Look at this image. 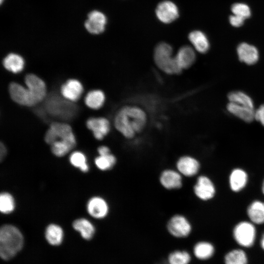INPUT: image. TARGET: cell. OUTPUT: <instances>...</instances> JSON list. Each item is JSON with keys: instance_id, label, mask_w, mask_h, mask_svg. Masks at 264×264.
<instances>
[{"instance_id": "40", "label": "cell", "mask_w": 264, "mask_h": 264, "mask_svg": "<svg viewBox=\"0 0 264 264\" xmlns=\"http://www.w3.org/2000/svg\"><path fill=\"white\" fill-rule=\"evenodd\" d=\"M7 154V149L5 145L0 143V160L2 161Z\"/></svg>"}, {"instance_id": "27", "label": "cell", "mask_w": 264, "mask_h": 264, "mask_svg": "<svg viewBox=\"0 0 264 264\" xmlns=\"http://www.w3.org/2000/svg\"><path fill=\"white\" fill-rule=\"evenodd\" d=\"M86 105L93 110L100 109L106 101V95L104 92L100 89H93L89 91L84 99Z\"/></svg>"}, {"instance_id": "14", "label": "cell", "mask_w": 264, "mask_h": 264, "mask_svg": "<svg viewBox=\"0 0 264 264\" xmlns=\"http://www.w3.org/2000/svg\"><path fill=\"white\" fill-rule=\"evenodd\" d=\"M107 23V18L102 12L93 10L88 15V19L85 22L87 30L92 34H99L103 32Z\"/></svg>"}, {"instance_id": "43", "label": "cell", "mask_w": 264, "mask_h": 264, "mask_svg": "<svg viewBox=\"0 0 264 264\" xmlns=\"http://www.w3.org/2000/svg\"><path fill=\"white\" fill-rule=\"evenodd\" d=\"M3 0H0V3H2Z\"/></svg>"}, {"instance_id": "37", "label": "cell", "mask_w": 264, "mask_h": 264, "mask_svg": "<svg viewBox=\"0 0 264 264\" xmlns=\"http://www.w3.org/2000/svg\"><path fill=\"white\" fill-rule=\"evenodd\" d=\"M255 120L264 127V103L255 110Z\"/></svg>"}, {"instance_id": "19", "label": "cell", "mask_w": 264, "mask_h": 264, "mask_svg": "<svg viewBox=\"0 0 264 264\" xmlns=\"http://www.w3.org/2000/svg\"><path fill=\"white\" fill-rule=\"evenodd\" d=\"M175 57L179 67L183 71L189 68L195 64L197 55L193 47L184 45L179 48Z\"/></svg>"}, {"instance_id": "15", "label": "cell", "mask_w": 264, "mask_h": 264, "mask_svg": "<svg viewBox=\"0 0 264 264\" xmlns=\"http://www.w3.org/2000/svg\"><path fill=\"white\" fill-rule=\"evenodd\" d=\"M155 13L158 19L165 23L173 22L179 16L177 6L169 0H165L159 3L156 7Z\"/></svg>"}, {"instance_id": "4", "label": "cell", "mask_w": 264, "mask_h": 264, "mask_svg": "<svg viewBox=\"0 0 264 264\" xmlns=\"http://www.w3.org/2000/svg\"><path fill=\"white\" fill-rule=\"evenodd\" d=\"M44 105L49 114L62 120L71 119L78 111V108L72 102L54 94L46 97Z\"/></svg>"}, {"instance_id": "1", "label": "cell", "mask_w": 264, "mask_h": 264, "mask_svg": "<svg viewBox=\"0 0 264 264\" xmlns=\"http://www.w3.org/2000/svg\"><path fill=\"white\" fill-rule=\"evenodd\" d=\"M148 122V115L146 110L136 105L121 107L113 118L115 129L127 139H132L142 132Z\"/></svg>"}, {"instance_id": "3", "label": "cell", "mask_w": 264, "mask_h": 264, "mask_svg": "<svg viewBox=\"0 0 264 264\" xmlns=\"http://www.w3.org/2000/svg\"><path fill=\"white\" fill-rule=\"evenodd\" d=\"M153 58L157 68L166 74L178 75L183 71L176 62L173 47L168 43L157 44L154 49Z\"/></svg>"}, {"instance_id": "12", "label": "cell", "mask_w": 264, "mask_h": 264, "mask_svg": "<svg viewBox=\"0 0 264 264\" xmlns=\"http://www.w3.org/2000/svg\"><path fill=\"white\" fill-rule=\"evenodd\" d=\"M237 55L240 62L248 66H253L258 63L260 53L258 48L253 44L242 42L236 49Z\"/></svg>"}, {"instance_id": "6", "label": "cell", "mask_w": 264, "mask_h": 264, "mask_svg": "<svg viewBox=\"0 0 264 264\" xmlns=\"http://www.w3.org/2000/svg\"><path fill=\"white\" fill-rule=\"evenodd\" d=\"M166 228L168 232L177 238L188 237L191 233L192 226L188 218L181 214H176L168 220Z\"/></svg>"}, {"instance_id": "21", "label": "cell", "mask_w": 264, "mask_h": 264, "mask_svg": "<svg viewBox=\"0 0 264 264\" xmlns=\"http://www.w3.org/2000/svg\"><path fill=\"white\" fill-rule=\"evenodd\" d=\"M248 180L247 173L243 169L237 168L234 169L229 176V185L234 192H239L246 186Z\"/></svg>"}, {"instance_id": "28", "label": "cell", "mask_w": 264, "mask_h": 264, "mask_svg": "<svg viewBox=\"0 0 264 264\" xmlns=\"http://www.w3.org/2000/svg\"><path fill=\"white\" fill-rule=\"evenodd\" d=\"M45 237L47 242L51 245H58L63 240V230L59 225L50 224L45 229Z\"/></svg>"}, {"instance_id": "8", "label": "cell", "mask_w": 264, "mask_h": 264, "mask_svg": "<svg viewBox=\"0 0 264 264\" xmlns=\"http://www.w3.org/2000/svg\"><path fill=\"white\" fill-rule=\"evenodd\" d=\"M200 164L194 156L185 154L179 156L176 162V169L183 176L192 177L198 175Z\"/></svg>"}, {"instance_id": "5", "label": "cell", "mask_w": 264, "mask_h": 264, "mask_svg": "<svg viewBox=\"0 0 264 264\" xmlns=\"http://www.w3.org/2000/svg\"><path fill=\"white\" fill-rule=\"evenodd\" d=\"M233 235L234 240L240 245L245 247H251L256 239L255 224L250 221L239 222L233 229Z\"/></svg>"}, {"instance_id": "10", "label": "cell", "mask_w": 264, "mask_h": 264, "mask_svg": "<svg viewBox=\"0 0 264 264\" xmlns=\"http://www.w3.org/2000/svg\"><path fill=\"white\" fill-rule=\"evenodd\" d=\"M183 176L175 169L167 168L162 170L159 176L160 185L167 190H177L183 185Z\"/></svg>"}, {"instance_id": "24", "label": "cell", "mask_w": 264, "mask_h": 264, "mask_svg": "<svg viewBox=\"0 0 264 264\" xmlns=\"http://www.w3.org/2000/svg\"><path fill=\"white\" fill-rule=\"evenodd\" d=\"M247 216L254 224L264 223V202L259 200L252 201L246 211Z\"/></svg>"}, {"instance_id": "2", "label": "cell", "mask_w": 264, "mask_h": 264, "mask_svg": "<svg viewBox=\"0 0 264 264\" xmlns=\"http://www.w3.org/2000/svg\"><path fill=\"white\" fill-rule=\"evenodd\" d=\"M23 238L15 226L5 224L0 229V255L4 260L13 258L22 248Z\"/></svg>"}, {"instance_id": "30", "label": "cell", "mask_w": 264, "mask_h": 264, "mask_svg": "<svg viewBox=\"0 0 264 264\" xmlns=\"http://www.w3.org/2000/svg\"><path fill=\"white\" fill-rule=\"evenodd\" d=\"M214 246L209 242L201 241L197 243L194 247V254L198 259L204 260L210 258L214 254Z\"/></svg>"}, {"instance_id": "35", "label": "cell", "mask_w": 264, "mask_h": 264, "mask_svg": "<svg viewBox=\"0 0 264 264\" xmlns=\"http://www.w3.org/2000/svg\"><path fill=\"white\" fill-rule=\"evenodd\" d=\"M168 264H189L191 261L190 254L186 251H175L168 256Z\"/></svg>"}, {"instance_id": "39", "label": "cell", "mask_w": 264, "mask_h": 264, "mask_svg": "<svg viewBox=\"0 0 264 264\" xmlns=\"http://www.w3.org/2000/svg\"><path fill=\"white\" fill-rule=\"evenodd\" d=\"M99 155H103L111 153L110 149L107 146H101L97 149Z\"/></svg>"}, {"instance_id": "32", "label": "cell", "mask_w": 264, "mask_h": 264, "mask_svg": "<svg viewBox=\"0 0 264 264\" xmlns=\"http://www.w3.org/2000/svg\"><path fill=\"white\" fill-rule=\"evenodd\" d=\"M224 262L225 264H247V257L242 250L234 249L226 254Z\"/></svg>"}, {"instance_id": "20", "label": "cell", "mask_w": 264, "mask_h": 264, "mask_svg": "<svg viewBox=\"0 0 264 264\" xmlns=\"http://www.w3.org/2000/svg\"><path fill=\"white\" fill-rule=\"evenodd\" d=\"M226 110L230 114L246 123L255 120V109L228 102Z\"/></svg>"}, {"instance_id": "25", "label": "cell", "mask_w": 264, "mask_h": 264, "mask_svg": "<svg viewBox=\"0 0 264 264\" xmlns=\"http://www.w3.org/2000/svg\"><path fill=\"white\" fill-rule=\"evenodd\" d=\"M2 64L6 70L13 73H18L23 69L25 62L21 55L11 53L3 59Z\"/></svg>"}, {"instance_id": "26", "label": "cell", "mask_w": 264, "mask_h": 264, "mask_svg": "<svg viewBox=\"0 0 264 264\" xmlns=\"http://www.w3.org/2000/svg\"><path fill=\"white\" fill-rule=\"evenodd\" d=\"M72 226L85 240H90L94 235L95 229L94 225L86 219L80 218L75 220Z\"/></svg>"}, {"instance_id": "7", "label": "cell", "mask_w": 264, "mask_h": 264, "mask_svg": "<svg viewBox=\"0 0 264 264\" xmlns=\"http://www.w3.org/2000/svg\"><path fill=\"white\" fill-rule=\"evenodd\" d=\"M195 196L202 201H208L212 199L216 192L215 186L212 180L207 176H198L193 186Z\"/></svg>"}, {"instance_id": "16", "label": "cell", "mask_w": 264, "mask_h": 264, "mask_svg": "<svg viewBox=\"0 0 264 264\" xmlns=\"http://www.w3.org/2000/svg\"><path fill=\"white\" fill-rule=\"evenodd\" d=\"M86 125L94 137L98 140L103 139L110 130L109 120L103 117L90 118L87 121Z\"/></svg>"}, {"instance_id": "9", "label": "cell", "mask_w": 264, "mask_h": 264, "mask_svg": "<svg viewBox=\"0 0 264 264\" xmlns=\"http://www.w3.org/2000/svg\"><path fill=\"white\" fill-rule=\"evenodd\" d=\"M8 89L11 99L18 104L31 107L38 104L27 87L12 82L10 84Z\"/></svg>"}, {"instance_id": "36", "label": "cell", "mask_w": 264, "mask_h": 264, "mask_svg": "<svg viewBox=\"0 0 264 264\" xmlns=\"http://www.w3.org/2000/svg\"><path fill=\"white\" fill-rule=\"evenodd\" d=\"M231 10L233 14L241 17L245 20L251 15L250 7L243 2H236L233 4Z\"/></svg>"}, {"instance_id": "13", "label": "cell", "mask_w": 264, "mask_h": 264, "mask_svg": "<svg viewBox=\"0 0 264 264\" xmlns=\"http://www.w3.org/2000/svg\"><path fill=\"white\" fill-rule=\"evenodd\" d=\"M24 82L27 88L31 92L38 103L46 96V88L44 81L37 75L29 74L25 76Z\"/></svg>"}, {"instance_id": "17", "label": "cell", "mask_w": 264, "mask_h": 264, "mask_svg": "<svg viewBox=\"0 0 264 264\" xmlns=\"http://www.w3.org/2000/svg\"><path fill=\"white\" fill-rule=\"evenodd\" d=\"M87 209L92 217L96 219H103L108 215L110 206L105 199L99 196H95L88 201Z\"/></svg>"}, {"instance_id": "31", "label": "cell", "mask_w": 264, "mask_h": 264, "mask_svg": "<svg viewBox=\"0 0 264 264\" xmlns=\"http://www.w3.org/2000/svg\"><path fill=\"white\" fill-rule=\"evenodd\" d=\"M94 162L98 169L102 171H106L114 167L117 163V158L111 153L106 155H99L95 158Z\"/></svg>"}, {"instance_id": "23", "label": "cell", "mask_w": 264, "mask_h": 264, "mask_svg": "<svg viewBox=\"0 0 264 264\" xmlns=\"http://www.w3.org/2000/svg\"><path fill=\"white\" fill-rule=\"evenodd\" d=\"M76 144V138L73 134L66 138L54 142L51 145V150L55 155L62 157L74 148Z\"/></svg>"}, {"instance_id": "34", "label": "cell", "mask_w": 264, "mask_h": 264, "mask_svg": "<svg viewBox=\"0 0 264 264\" xmlns=\"http://www.w3.org/2000/svg\"><path fill=\"white\" fill-rule=\"evenodd\" d=\"M15 207V203L13 196L8 193L3 192L0 195V212L7 214L12 212Z\"/></svg>"}, {"instance_id": "22", "label": "cell", "mask_w": 264, "mask_h": 264, "mask_svg": "<svg viewBox=\"0 0 264 264\" xmlns=\"http://www.w3.org/2000/svg\"><path fill=\"white\" fill-rule=\"evenodd\" d=\"M188 39L196 51L205 54L209 51L210 42L207 35L202 31L194 30L191 32Z\"/></svg>"}, {"instance_id": "33", "label": "cell", "mask_w": 264, "mask_h": 264, "mask_svg": "<svg viewBox=\"0 0 264 264\" xmlns=\"http://www.w3.org/2000/svg\"><path fill=\"white\" fill-rule=\"evenodd\" d=\"M69 161L74 167L79 168L82 172H87L89 167L87 163V158L82 152L75 151L69 156Z\"/></svg>"}, {"instance_id": "41", "label": "cell", "mask_w": 264, "mask_h": 264, "mask_svg": "<svg viewBox=\"0 0 264 264\" xmlns=\"http://www.w3.org/2000/svg\"><path fill=\"white\" fill-rule=\"evenodd\" d=\"M260 244L261 247L263 250H264V233L263 234L261 238Z\"/></svg>"}, {"instance_id": "11", "label": "cell", "mask_w": 264, "mask_h": 264, "mask_svg": "<svg viewBox=\"0 0 264 264\" xmlns=\"http://www.w3.org/2000/svg\"><path fill=\"white\" fill-rule=\"evenodd\" d=\"M71 127L64 123L54 122L52 123L44 136V140L51 145L57 140H62L73 134Z\"/></svg>"}, {"instance_id": "29", "label": "cell", "mask_w": 264, "mask_h": 264, "mask_svg": "<svg viewBox=\"0 0 264 264\" xmlns=\"http://www.w3.org/2000/svg\"><path fill=\"white\" fill-rule=\"evenodd\" d=\"M228 102L254 108L252 98L248 94L241 90H233L227 95Z\"/></svg>"}, {"instance_id": "42", "label": "cell", "mask_w": 264, "mask_h": 264, "mask_svg": "<svg viewBox=\"0 0 264 264\" xmlns=\"http://www.w3.org/2000/svg\"><path fill=\"white\" fill-rule=\"evenodd\" d=\"M262 192L263 194L264 195V180L263 181V183H262Z\"/></svg>"}, {"instance_id": "38", "label": "cell", "mask_w": 264, "mask_h": 264, "mask_svg": "<svg viewBox=\"0 0 264 264\" xmlns=\"http://www.w3.org/2000/svg\"><path fill=\"white\" fill-rule=\"evenodd\" d=\"M245 19L239 16L232 14L229 16V22L230 24L235 27H239L242 26Z\"/></svg>"}, {"instance_id": "18", "label": "cell", "mask_w": 264, "mask_h": 264, "mask_svg": "<svg viewBox=\"0 0 264 264\" xmlns=\"http://www.w3.org/2000/svg\"><path fill=\"white\" fill-rule=\"evenodd\" d=\"M83 91L82 84L74 79L68 80L61 87L63 97L72 102L77 101L81 97Z\"/></svg>"}]
</instances>
